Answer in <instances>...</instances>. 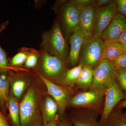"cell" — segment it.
<instances>
[{
  "label": "cell",
  "mask_w": 126,
  "mask_h": 126,
  "mask_svg": "<svg viewBox=\"0 0 126 126\" xmlns=\"http://www.w3.org/2000/svg\"><path fill=\"white\" fill-rule=\"evenodd\" d=\"M40 50L52 56L59 57L66 62L69 52L67 43L57 19L52 29L42 35Z\"/></svg>",
  "instance_id": "6da1fadb"
},
{
  "label": "cell",
  "mask_w": 126,
  "mask_h": 126,
  "mask_svg": "<svg viewBox=\"0 0 126 126\" xmlns=\"http://www.w3.org/2000/svg\"><path fill=\"white\" fill-rule=\"evenodd\" d=\"M40 51L37 73L52 82L61 84L69 69L66 62L57 56Z\"/></svg>",
  "instance_id": "7a4b0ae2"
},
{
  "label": "cell",
  "mask_w": 126,
  "mask_h": 126,
  "mask_svg": "<svg viewBox=\"0 0 126 126\" xmlns=\"http://www.w3.org/2000/svg\"><path fill=\"white\" fill-rule=\"evenodd\" d=\"M105 44L101 38L93 37L84 40L79 63L94 69L103 60Z\"/></svg>",
  "instance_id": "3957f363"
},
{
  "label": "cell",
  "mask_w": 126,
  "mask_h": 126,
  "mask_svg": "<svg viewBox=\"0 0 126 126\" xmlns=\"http://www.w3.org/2000/svg\"><path fill=\"white\" fill-rule=\"evenodd\" d=\"M37 97L35 91L30 88L19 105L21 126H37L39 125Z\"/></svg>",
  "instance_id": "277c9868"
},
{
  "label": "cell",
  "mask_w": 126,
  "mask_h": 126,
  "mask_svg": "<svg viewBox=\"0 0 126 126\" xmlns=\"http://www.w3.org/2000/svg\"><path fill=\"white\" fill-rule=\"evenodd\" d=\"M104 101L103 111L99 123L103 124L111 112L118 104L126 99V93L119 85L117 78L112 79L106 84L104 90Z\"/></svg>",
  "instance_id": "5b68a950"
},
{
  "label": "cell",
  "mask_w": 126,
  "mask_h": 126,
  "mask_svg": "<svg viewBox=\"0 0 126 126\" xmlns=\"http://www.w3.org/2000/svg\"><path fill=\"white\" fill-rule=\"evenodd\" d=\"M53 10L58 14L66 34L70 37L79 26L80 12L71 0L59 1L55 5Z\"/></svg>",
  "instance_id": "8992f818"
},
{
  "label": "cell",
  "mask_w": 126,
  "mask_h": 126,
  "mask_svg": "<svg viewBox=\"0 0 126 126\" xmlns=\"http://www.w3.org/2000/svg\"><path fill=\"white\" fill-rule=\"evenodd\" d=\"M104 101L103 92L90 89L75 94L70 98L68 105L75 108L98 110L102 113Z\"/></svg>",
  "instance_id": "52a82bcc"
},
{
  "label": "cell",
  "mask_w": 126,
  "mask_h": 126,
  "mask_svg": "<svg viewBox=\"0 0 126 126\" xmlns=\"http://www.w3.org/2000/svg\"><path fill=\"white\" fill-rule=\"evenodd\" d=\"M117 70L112 62L104 59L93 69V79L90 89L104 92L109 81L116 78Z\"/></svg>",
  "instance_id": "ba28073f"
},
{
  "label": "cell",
  "mask_w": 126,
  "mask_h": 126,
  "mask_svg": "<svg viewBox=\"0 0 126 126\" xmlns=\"http://www.w3.org/2000/svg\"><path fill=\"white\" fill-rule=\"evenodd\" d=\"M118 13L117 6L113 1L95 12L94 37L101 38L103 34Z\"/></svg>",
  "instance_id": "9c48e42d"
},
{
  "label": "cell",
  "mask_w": 126,
  "mask_h": 126,
  "mask_svg": "<svg viewBox=\"0 0 126 126\" xmlns=\"http://www.w3.org/2000/svg\"><path fill=\"white\" fill-rule=\"evenodd\" d=\"M37 73L39 77L45 84L47 92L52 97L58 105L60 115L64 113L65 109L68 105L70 97V93L67 89L55 84Z\"/></svg>",
  "instance_id": "30bf717a"
},
{
  "label": "cell",
  "mask_w": 126,
  "mask_h": 126,
  "mask_svg": "<svg viewBox=\"0 0 126 126\" xmlns=\"http://www.w3.org/2000/svg\"><path fill=\"white\" fill-rule=\"evenodd\" d=\"M102 113L94 109L76 108L70 121L74 126H101L98 118Z\"/></svg>",
  "instance_id": "8fae6325"
},
{
  "label": "cell",
  "mask_w": 126,
  "mask_h": 126,
  "mask_svg": "<svg viewBox=\"0 0 126 126\" xmlns=\"http://www.w3.org/2000/svg\"><path fill=\"white\" fill-rule=\"evenodd\" d=\"M96 10L91 6L80 12L79 26L84 40L93 36Z\"/></svg>",
  "instance_id": "7c38bea8"
},
{
  "label": "cell",
  "mask_w": 126,
  "mask_h": 126,
  "mask_svg": "<svg viewBox=\"0 0 126 126\" xmlns=\"http://www.w3.org/2000/svg\"><path fill=\"white\" fill-rule=\"evenodd\" d=\"M70 50L66 63L74 67L79 64L81 48L84 40L79 26L70 36Z\"/></svg>",
  "instance_id": "4fadbf2b"
},
{
  "label": "cell",
  "mask_w": 126,
  "mask_h": 126,
  "mask_svg": "<svg viewBox=\"0 0 126 126\" xmlns=\"http://www.w3.org/2000/svg\"><path fill=\"white\" fill-rule=\"evenodd\" d=\"M126 28V18L118 13L104 32L101 39L104 41H115Z\"/></svg>",
  "instance_id": "5bb4252c"
},
{
  "label": "cell",
  "mask_w": 126,
  "mask_h": 126,
  "mask_svg": "<svg viewBox=\"0 0 126 126\" xmlns=\"http://www.w3.org/2000/svg\"><path fill=\"white\" fill-rule=\"evenodd\" d=\"M10 70L0 69V107L6 111L10 85Z\"/></svg>",
  "instance_id": "9a60e30c"
},
{
  "label": "cell",
  "mask_w": 126,
  "mask_h": 126,
  "mask_svg": "<svg viewBox=\"0 0 126 126\" xmlns=\"http://www.w3.org/2000/svg\"><path fill=\"white\" fill-rule=\"evenodd\" d=\"M105 47L103 58L112 62L125 52L126 46L115 41H104Z\"/></svg>",
  "instance_id": "2e32d148"
},
{
  "label": "cell",
  "mask_w": 126,
  "mask_h": 126,
  "mask_svg": "<svg viewBox=\"0 0 126 126\" xmlns=\"http://www.w3.org/2000/svg\"><path fill=\"white\" fill-rule=\"evenodd\" d=\"M93 69L88 66H84L76 84L75 87L86 92L90 90L93 79Z\"/></svg>",
  "instance_id": "e0dca14e"
},
{
  "label": "cell",
  "mask_w": 126,
  "mask_h": 126,
  "mask_svg": "<svg viewBox=\"0 0 126 126\" xmlns=\"http://www.w3.org/2000/svg\"><path fill=\"white\" fill-rule=\"evenodd\" d=\"M58 110V105L52 97L48 96L43 103L42 113L44 125L52 121L56 116Z\"/></svg>",
  "instance_id": "ac0fdd59"
},
{
  "label": "cell",
  "mask_w": 126,
  "mask_h": 126,
  "mask_svg": "<svg viewBox=\"0 0 126 126\" xmlns=\"http://www.w3.org/2000/svg\"><path fill=\"white\" fill-rule=\"evenodd\" d=\"M101 126H126V116L121 109L114 108Z\"/></svg>",
  "instance_id": "d6986e66"
},
{
  "label": "cell",
  "mask_w": 126,
  "mask_h": 126,
  "mask_svg": "<svg viewBox=\"0 0 126 126\" xmlns=\"http://www.w3.org/2000/svg\"><path fill=\"white\" fill-rule=\"evenodd\" d=\"M83 67L82 64L79 63L77 66L68 69L62 81L61 84L70 88L75 87Z\"/></svg>",
  "instance_id": "ffe728a7"
},
{
  "label": "cell",
  "mask_w": 126,
  "mask_h": 126,
  "mask_svg": "<svg viewBox=\"0 0 126 126\" xmlns=\"http://www.w3.org/2000/svg\"><path fill=\"white\" fill-rule=\"evenodd\" d=\"M10 84L12 95L17 100L20 99L24 91L27 82L21 77H14L10 71Z\"/></svg>",
  "instance_id": "44dd1931"
},
{
  "label": "cell",
  "mask_w": 126,
  "mask_h": 126,
  "mask_svg": "<svg viewBox=\"0 0 126 126\" xmlns=\"http://www.w3.org/2000/svg\"><path fill=\"white\" fill-rule=\"evenodd\" d=\"M18 100L12 95H9L7 99V107L14 126H21L19 106Z\"/></svg>",
  "instance_id": "7402d4cb"
},
{
  "label": "cell",
  "mask_w": 126,
  "mask_h": 126,
  "mask_svg": "<svg viewBox=\"0 0 126 126\" xmlns=\"http://www.w3.org/2000/svg\"><path fill=\"white\" fill-rule=\"evenodd\" d=\"M29 48L23 47L9 60V65L12 67L21 66L25 64L29 54Z\"/></svg>",
  "instance_id": "603a6c76"
},
{
  "label": "cell",
  "mask_w": 126,
  "mask_h": 126,
  "mask_svg": "<svg viewBox=\"0 0 126 126\" xmlns=\"http://www.w3.org/2000/svg\"><path fill=\"white\" fill-rule=\"evenodd\" d=\"M40 55V50L29 48V54L24 64L25 67L29 68L37 66Z\"/></svg>",
  "instance_id": "cb8c5ba5"
},
{
  "label": "cell",
  "mask_w": 126,
  "mask_h": 126,
  "mask_svg": "<svg viewBox=\"0 0 126 126\" xmlns=\"http://www.w3.org/2000/svg\"><path fill=\"white\" fill-rule=\"evenodd\" d=\"M0 69L6 70H18L17 68L12 67L9 65L7 53L2 49L0 44Z\"/></svg>",
  "instance_id": "d4e9b609"
},
{
  "label": "cell",
  "mask_w": 126,
  "mask_h": 126,
  "mask_svg": "<svg viewBox=\"0 0 126 126\" xmlns=\"http://www.w3.org/2000/svg\"><path fill=\"white\" fill-rule=\"evenodd\" d=\"M79 12L91 6H94V0H71Z\"/></svg>",
  "instance_id": "484cf974"
},
{
  "label": "cell",
  "mask_w": 126,
  "mask_h": 126,
  "mask_svg": "<svg viewBox=\"0 0 126 126\" xmlns=\"http://www.w3.org/2000/svg\"><path fill=\"white\" fill-rule=\"evenodd\" d=\"M112 63L117 71L126 68V52L117 57Z\"/></svg>",
  "instance_id": "4316f807"
},
{
  "label": "cell",
  "mask_w": 126,
  "mask_h": 126,
  "mask_svg": "<svg viewBox=\"0 0 126 126\" xmlns=\"http://www.w3.org/2000/svg\"><path fill=\"white\" fill-rule=\"evenodd\" d=\"M116 78L121 87L126 93V68L117 70Z\"/></svg>",
  "instance_id": "83f0119b"
},
{
  "label": "cell",
  "mask_w": 126,
  "mask_h": 126,
  "mask_svg": "<svg viewBox=\"0 0 126 126\" xmlns=\"http://www.w3.org/2000/svg\"><path fill=\"white\" fill-rule=\"evenodd\" d=\"M115 2L117 6L118 13L126 18V0H117Z\"/></svg>",
  "instance_id": "f1b7e54d"
},
{
  "label": "cell",
  "mask_w": 126,
  "mask_h": 126,
  "mask_svg": "<svg viewBox=\"0 0 126 126\" xmlns=\"http://www.w3.org/2000/svg\"><path fill=\"white\" fill-rule=\"evenodd\" d=\"M112 1L110 0H94V6L95 7L96 10L101 8V7L106 6L109 3Z\"/></svg>",
  "instance_id": "f546056e"
},
{
  "label": "cell",
  "mask_w": 126,
  "mask_h": 126,
  "mask_svg": "<svg viewBox=\"0 0 126 126\" xmlns=\"http://www.w3.org/2000/svg\"><path fill=\"white\" fill-rule=\"evenodd\" d=\"M115 41L126 46V28L123 32L118 38Z\"/></svg>",
  "instance_id": "4dcf8cb0"
},
{
  "label": "cell",
  "mask_w": 126,
  "mask_h": 126,
  "mask_svg": "<svg viewBox=\"0 0 126 126\" xmlns=\"http://www.w3.org/2000/svg\"><path fill=\"white\" fill-rule=\"evenodd\" d=\"M60 122L59 117L57 115L54 119L48 122L44 126H60Z\"/></svg>",
  "instance_id": "1f68e13d"
},
{
  "label": "cell",
  "mask_w": 126,
  "mask_h": 126,
  "mask_svg": "<svg viewBox=\"0 0 126 126\" xmlns=\"http://www.w3.org/2000/svg\"><path fill=\"white\" fill-rule=\"evenodd\" d=\"M0 126H9L4 116L0 111Z\"/></svg>",
  "instance_id": "d6a6232c"
},
{
  "label": "cell",
  "mask_w": 126,
  "mask_h": 126,
  "mask_svg": "<svg viewBox=\"0 0 126 126\" xmlns=\"http://www.w3.org/2000/svg\"><path fill=\"white\" fill-rule=\"evenodd\" d=\"M115 108L121 110H122V109L126 108V99L123 100L119 102Z\"/></svg>",
  "instance_id": "836d02e7"
},
{
  "label": "cell",
  "mask_w": 126,
  "mask_h": 126,
  "mask_svg": "<svg viewBox=\"0 0 126 126\" xmlns=\"http://www.w3.org/2000/svg\"><path fill=\"white\" fill-rule=\"evenodd\" d=\"M73 125L72 122L68 121H60V126H72Z\"/></svg>",
  "instance_id": "e575fe53"
},
{
  "label": "cell",
  "mask_w": 126,
  "mask_h": 126,
  "mask_svg": "<svg viewBox=\"0 0 126 126\" xmlns=\"http://www.w3.org/2000/svg\"><path fill=\"white\" fill-rule=\"evenodd\" d=\"M9 24V21H7L5 22H4L0 25V33L2 32V31L5 29L7 27V25Z\"/></svg>",
  "instance_id": "d590c367"
},
{
  "label": "cell",
  "mask_w": 126,
  "mask_h": 126,
  "mask_svg": "<svg viewBox=\"0 0 126 126\" xmlns=\"http://www.w3.org/2000/svg\"><path fill=\"white\" fill-rule=\"evenodd\" d=\"M124 113H125V115H126V111L125 112H124Z\"/></svg>",
  "instance_id": "8d00e7d4"
},
{
  "label": "cell",
  "mask_w": 126,
  "mask_h": 126,
  "mask_svg": "<svg viewBox=\"0 0 126 126\" xmlns=\"http://www.w3.org/2000/svg\"><path fill=\"white\" fill-rule=\"evenodd\" d=\"M125 52H126V49H125Z\"/></svg>",
  "instance_id": "74e56055"
}]
</instances>
